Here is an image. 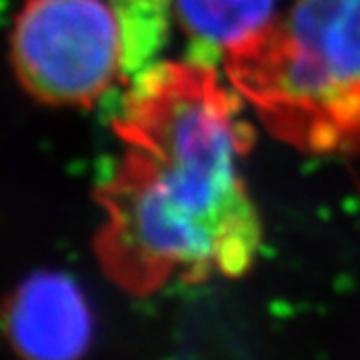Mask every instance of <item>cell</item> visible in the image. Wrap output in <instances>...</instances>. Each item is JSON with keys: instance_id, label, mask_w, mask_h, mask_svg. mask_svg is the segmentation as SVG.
<instances>
[{"instance_id": "1", "label": "cell", "mask_w": 360, "mask_h": 360, "mask_svg": "<svg viewBox=\"0 0 360 360\" xmlns=\"http://www.w3.org/2000/svg\"><path fill=\"white\" fill-rule=\"evenodd\" d=\"M120 136L127 156L98 193L108 220L96 250L110 278L148 295L172 281L243 274L260 226L236 172L252 144L240 104L206 84L168 86Z\"/></svg>"}, {"instance_id": "2", "label": "cell", "mask_w": 360, "mask_h": 360, "mask_svg": "<svg viewBox=\"0 0 360 360\" xmlns=\"http://www.w3.org/2000/svg\"><path fill=\"white\" fill-rule=\"evenodd\" d=\"M224 66L276 136L310 153L360 144V0H296Z\"/></svg>"}, {"instance_id": "3", "label": "cell", "mask_w": 360, "mask_h": 360, "mask_svg": "<svg viewBox=\"0 0 360 360\" xmlns=\"http://www.w3.org/2000/svg\"><path fill=\"white\" fill-rule=\"evenodd\" d=\"M16 72L40 101L92 104L129 80V44L115 0H28L13 37Z\"/></svg>"}, {"instance_id": "4", "label": "cell", "mask_w": 360, "mask_h": 360, "mask_svg": "<svg viewBox=\"0 0 360 360\" xmlns=\"http://www.w3.org/2000/svg\"><path fill=\"white\" fill-rule=\"evenodd\" d=\"M4 326L14 348L37 360L78 359L92 340L89 302L63 272H39L20 284Z\"/></svg>"}, {"instance_id": "5", "label": "cell", "mask_w": 360, "mask_h": 360, "mask_svg": "<svg viewBox=\"0 0 360 360\" xmlns=\"http://www.w3.org/2000/svg\"><path fill=\"white\" fill-rule=\"evenodd\" d=\"M172 18L186 37V58L214 66L272 22L274 0H170Z\"/></svg>"}]
</instances>
